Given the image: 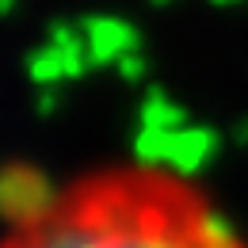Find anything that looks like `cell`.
<instances>
[{"mask_svg":"<svg viewBox=\"0 0 248 248\" xmlns=\"http://www.w3.org/2000/svg\"><path fill=\"white\" fill-rule=\"evenodd\" d=\"M16 199L0 248H248L237 221L168 164H99Z\"/></svg>","mask_w":248,"mask_h":248,"instance_id":"1","label":"cell"}]
</instances>
